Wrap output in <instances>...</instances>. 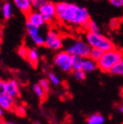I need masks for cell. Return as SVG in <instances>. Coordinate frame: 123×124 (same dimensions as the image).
<instances>
[{
	"label": "cell",
	"instance_id": "6da1fadb",
	"mask_svg": "<svg viewBox=\"0 0 123 124\" xmlns=\"http://www.w3.org/2000/svg\"><path fill=\"white\" fill-rule=\"evenodd\" d=\"M56 16L61 23L81 28H87L91 20L86 8L65 1L56 4Z\"/></svg>",
	"mask_w": 123,
	"mask_h": 124
},
{
	"label": "cell",
	"instance_id": "7a4b0ae2",
	"mask_svg": "<svg viewBox=\"0 0 123 124\" xmlns=\"http://www.w3.org/2000/svg\"><path fill=\"white\" fill-rule=\"evenodd\" d=\"M65 51L71 56H79L84 59L90 57L91 47L83 39H71L66 40L64 43Z\"/></svg>",
	"mask_w": 123,
	"mask_h": 124
},
{
	"label": "cell",
	"instance_id": "3957f363",
	"mask_svg": "<svg viewBox=\"0 0 123 124\" xmlns=\"http://www.w3.org/2000/svg\"><path fill=\"white\" fill-rule=\"evenodd\" d=\"M121 60H123V53L118 49L115 48L105 52L97 62L98 69L102 72H110L112 68Z\"/></svg>",
	"mask_w": 123,
	"mask_h": 124
},
{
	"label": "cell",
	"instance_id": "277c9868",
	"mask_svg": "<svg viewBox=\"0 0 123 124\" xmlns=\"http://www.w3.org/2000/svg\"><path fill=\"white\" fill-rule=\"evenodd\" d=\"M85 41L91 48H99L104 53L115 49V45L112 41L101 33H91L88 31L85 34Z\"/></svg>",
	"mask_w": 123,
	"mask_h": 124
},
{
	"label": "cell",
	"instance_id": "5b68a950",
	"mask_svg": "<svg viewBox=\"0 0 123 124\" xmlns=\"http://www.w3.org/2000/svg\"><path fill=\"white\" fill-rule=\"evenodd\" d=\"M71 60L72 56L70 55L66 51H60L54 55V64L64 72H71Z\"/></svg>",
	"mask_w": 123,
	"mask_h": 124
},
{
	"label": "cell",
	"instance_id": "8992f818",
	"mask_svg": "<svg viewBox=\"0 0 123 124\" xmlns=\"http://www.w3.org/2000/svg\"><path fill=\"white\" fill-rule=\"evenodd\" d=\"M45 46L53 51H59L64 46V41L60 34L54 29H50L45 35Z\"/></svg>",
	"mask_w": 123,
	"mask_h": 124
},
{
	"label": "cell",
	"instance_id": "52a82bcc",
	"mask_svg": "<svg viewBox=\"0 0 123 124\" xmlns=\"http://www.w3.org/2000/svg\"><path fill=\"white\" fill-rule=\"evenodd\" d=\"M38 11L43 16L46 23H53L54 19L57 18V16H56V4L50 2V1H47L44 5L41 6L38 10Z\"/></svg>",
	"mask_w": 123,
	"mask_h": 124
},
{
	"label": "cell",
	"instance_id": "ba28073f",
	"mask_svg": "<svg viewBox=\"0 0 123 124\" xmlns=\"http://www.w3.org/2000/svg\"><path fill=\"white\" fill-rule=\"evenodd\" d=\"M40 29L36 26H34L29 23H26V30L31 41L36 46H41L45 45V36L41 35L40 32Z\"/></svg>",
	"mask_w": 123,
	"mask_h": 124
},
{
	"label": "cell",
	"instance_id": "9c48e42d",
	"mask_svg": "<svg viewBox=\"0 0 123 124\" xmlns=\"http://www.w3.org/2000/svg\"><path fill=\"white\" fill-rule=\"evenodd\" d=\"M27 23L32 25L36 26L38 28H41L46 24L44 18L38 10H32L29 14L27 15Z\"/></svg>",
	"mask_w": 123,
	"mask_h": 124
},
{
	"label": "cell",
	"instance_id": "30bf717a",
	"mask_svg": "<svg viewBox=\"0 0 123 124\" xmlns=\"http://www.w3.org/2000/svg\"><path fill=\"white\" fill-rule=\"evenodd\" d=\"M15 99L8 94L0 96V108L3 110L10 111L15 108Z\"/></svg>",
	"mask_w": 123,
	"mask_h": 124
},
{
	"label": "cell",
	"instance_id": "8fae6325",
	"mask_svg": "<svg viewBox=\"0 0 123 124\" xmlns=\"http://www.w3.org/2000/svg\"><path fill=\"white\" fill-rule=\"evenodd\" d=\"M6 94L14 98H17L20 96L19 85L15 79H10L6 81Z\"/></svg>",
	"mask_w": 123,
	"mask_h": 124
},
{
	"label": "cell",
	"instance_id": "7c38bea8",
	"mask_svg": "<svg viewBox=\"0 0 123 124\" xmlns=\"http://www.w3.org/2000/svg\"><path fill=\"white\" fill-rule=\"evenodd\" d=\"M13 2L16 8L23 14L28 15L32 11L33 4L28 0H13Z\"/></svg>",
	"mask_w": 123,
	"mask_h": 124
},
{
	"label": "cell",
	"instance_id": "4fadbf2b",
	"mask_svg": "<svg viewBox=\"0 0 123 124\" xmlns=\"http://www.w3.org/2000/svg\"><path fill=\"white\" fill-rule=\"evenodd\" d=\"M97 68H98L97 62L94 61V60H92L90 58H86L84 60V64H83L82 70H83L85 73H90V72H94Z\"/></svg>",
	"mask_w": 123,
	"mask_h": 124
},
{
	"label": "cell",
	"instance_id": "5bb4252c",
	"mask_svg": "<svg viewBox=\"0 0 123 124\" xmlns=\"http://www.w3.org/2000/svg\"><path fill=\"white\" fill-rule=\"evenodd\" d=\"M27 60L29 63L32 66L35 67L39 62V53L35 48H29V53H28Z\"/></svg>",
	"mask_w": 123,
	"mask_h": 124
},
{
	"label": "cell",
	"instance_id": "9a60e30c",
	"mask_svg": "<svg viewBox=\"0 0 123 124\" xmlns=\"http://www.w3.org/2000/svg\"><path fill=\"white\" fill-rule=\"evenodd\" d=\"M104 122H105L104 116L99 113L91 115L87 119V124H103Z\"/></svg>",
	"mask_w": 123,
	"mask_h": 124
},
{
	"label": "cell",
	"instance_id": "2e32d148",
	"mask_svg": "<svg viewBox=\"0 0 123 124\" xmlns=\"http://www.w3.org/2000/svg\"><path fill=\"white\" fill-rule=\"evenodd\" d=\"M84 60L85 59L79 56L72 57V60H71V70H72V72L82 70L83 64H84Z\"/></svg>",
	"mask_w": 123,
	"mask_h": 124
},
{
	"label": "cell",
	"instance_id": "e0dca14e",
	"mask_svg": "<svg viewBox=\"0 0 123 124\" xmlns=\"http://www.w3.org/2000/svg\"><path fill=\"white\" fill-rule=\"evenodd\" d=\"M2 15L5 20H9L12 16V5L10 2H4L3 4Z\"/></svg>",
	"mask_w": 123,
	"mask_h": 124
},
{
	"label": "cell",
	"instance_id": "ac0fdd59",
	"mask_svg": "<svg viewBox=\"0 0 123 124\" xmlns=\"http://www.w3.org/2000/svg\"><path fill=\"white\" fill-rule=\"evenodd\" d=\"M104 52L99 48H91V54H90V57L89 58L91 59L92 60L96 62H98L101 60V58L103 55Z\"/></svg>",
	"mask_w": 123,
	"mask_h": 124
},
{
	"label": "cell",
	"instance_id": "d6986e66",
	"mask_svg": "<svg viewBox=\"0 0 123 124\" xmlns=\"http://www.w3.org/2000/svg\"><path fill=\"white\" fill-rule=\"evenodd\" d=\"M33 91L35 92V94L36 95V97H38L40 100H43L46 97V92L44 91V90L41 88V86L40 85V84H35L33 85Z\"/></svg>",
	"mask_w": 123,
	"mask_h": 124
},
{
	"label": "cell",
	"instance_id": "ffe728a7",
	"mask_svg": "<svg viewBox=\"0 0 123 124\" xmlns=\"http://www.w3.org/2000/svg\"><path fill=\"white\" fill-rule=\"evenodd\" d=\"M109 73H111L112 75L123 76V60L118 62L117 64L112 68Z\"/></svg>",
	"mask_w": 123,
	"mask_h": 124
},
{
	"label": "cell",
	"instance_id": "44dd1931",
	"mask_svg": "<svg viewBox=\"0 0 123 124\" xmlns=\"http://www.w3.org/2000/svg\"><path fill=\"white\" fill-rule=\"evenodd\" d=\"M48 80L50 82V84H52L54 86H59L61 83L60 78L56 75L54 72H49L48 73Z\"/></svg>",
	"mask_w": 123,
	"mask_h": 124
},
{
	"label": "cell",
	"instance_id": "7402d4cb",
	"mask_svg": "<svg viewBox=\"0 0 123 124\" xmlns=\"http://www.w3.org/2000/svg\"><path fill=\"white\" fill-rule=\"evenodd\" d=\"M87 29H88L89 32H91V33H100L99 26H98L97 23L95 21H93V20L90 21L88 26H87Z\"/></svg>",
	"mask_w": 123,
	"mask_h": 124
},
{
	"label": "cell",
	"instance_id": "603a6c76",
	"mask_svg": "<svg viewBox=\"0 0 123 124\" xmlns=\"http://www.w3.org/2000/svg\"><path fill=\"white\" fill-rule=\"evenodd\" d=\"M73 77L77 81H84L86 78V73L83 70H78V71L73 72Z\"/></svg>",
	"mask_w": 123,
	"mask_h": 124
},
{
	"label": "cell",
	"instance_id": "cb8c5ba5",
	"mask_svg": "<svg viewBox=\"0 0 123 124\" xmlns=\"http://www.w3.org/2000/svg\"><path fill=\"white\" fill-rule=\"evenodd\" d=\"M39 84L41 86L44 91L46 93H48L49 91H50V82L47 78H41V79L39 81Z\"/></svg>",
	"mask_w": 123,
	"mask_h": 124
},
{
	"label": "cell",
	"instance_id": "d4e9b609",
	"mask_svg": "<svg viewBox=\"0 0 123 124\" xmlns=\"http://www.w3.org/2000/svg\"><path fill=\"white\" fill-rule=\"evenodd\" d=\"M28 53H29V48L25 46H21L17 50L18 55L23 59H27Z\"/></svg>",
	"mask_w": 123,
	"mask_h": 124
},
{
	"label": "cell",
	"instance_id": "484cf974",
	"mask_svg": "<svg viewBox=\"0 0 123 124\" xmlns=\"http://www.w3.org/2000/svg\"><path fill=\"white\" fill-rule=\"evenodd\" d=\"M15 113L18 115L19 116H24L26 115V109L22 105H18L15 108Z\"/></svg>",
	"mask_w": 123,
	"mask_h": 124
},
{
	"label": "cell",
	"instance_id": "4316f807",
	"mask_svg": "<svg viewBox=\"0 0 123 124\" xmlns=\"http://www.w3.org/2000/svg\"><path fill=\"white\" fill-rule=\"evenodd\" d=\"M6 94V81L0 79V96Z\"/></svg>",
	"mask_w": 123,
	"mask_h": 124
},
{
	"label": "cell",
	"instance_id": "83f0119b",
	"mask_svg": "<svg viewBox=\"0 0 123 124\" xmlns=\"http://www.w3.org/2000/svg\"><path fill=\"white\" fill-rule=\"evenodd\" d=\"M46 2H47V0H36V1L33 4V6H34L35 8H36L37 10H38L39 9H40L41 6L44 5Z\"/></svg>",
	"mask_w": 123,
	"mask_h": 124
},
{
	"label": "cell",
	"instance_id": "f1b7e54d",
	"mask_svg": "<svg viewBox=\"0 0 123 124\" xmlns=\"http://www.w3.org/2000/svg\"><path fill=\"white\" fill-rule=\"evenodd\" d=\"M110 4L116 8L123 7V0H109Z\"/></svg>",
	"mask_w": 123,
	"mask_h": 124
},
{
	"label": "cell",
	"instance_id": "f546056e",
	"mask_svg": "<svg viewBox=\"0 0 123 124\" xmlns=\"http://www.w3.org/2000/svg\"><path fill=\"white\" fill-rule=\"evenodd\" d=\"M109 26L112 29H115L118 26V20L117 19H112L109 23Z\"/></svg>",
	"mask_w": 123,
	"mask_h": 124
},
{
	"label": "cell",
	"instance_id": "4dcf8cb0",
	"mask_svg": "<svg viewBox=\"0 0 123 124\" xmlns=\"http://www.w3.org/2000/svg\"><path fill=\"white\" fill-rule=\"evenodd\" d=\"M118 111H119L120 113H121V114H123V103L119 106V108H118Z\"/></svg>",
	"mask_w": 123,
	"mask_h": 124
},
{
	"label": "cell",
	"instance_id": "1f68e13d",
	"mask_svg": "<svg viewBox=\"0 0 123 124\" xmlns=\"http://www.w3.org/2000/svg\"><path fill=\"white\" fill-rule=\"evenodd\" d=\"M3 115H4V110H3L2 108H0V118H1V117L3 116Z\"/></svg>",
	"mask_w": 123,
	"mask_h": 124
},
{
	"label": "cell",
	"instance_id": "d6a6232c",
	"mask_svg": "<svg viewBox=\"0 0 123 124\" xmlns=\"http://www.w3.org/2000/svg\"><path fill=\"white\" fill-rule=\"evenodd\" d=\"M2 124H15V123L10 122H2Z\"/></svg>",
	"mask_w": 123,
	"mask_h": 124
},
{
	"label": "cell",
	"instance_id": "836d02e7",
	"mask_svg": "<svg viewBox=\"0 0 123 124\" xmlns=\"http://www.w3.org/2000/svg\"><path fill=\"white\" fill-rule=\"evenodd\" d=\"M28 1H29V2H30L31 3V4H34V3H35V1H36V0H28Z\"/></svg>",
	"mask_w": 123,
	"mask_h": 124
},
{
	"label": "cell",
	"instance_id": "e575fe53",
	"mask_svg": "<svg viewBox=\"0 0 123 124\" xmlns=\"http://www.w3.org/2000/svg\"><path fill=\"white\" fill-rule=\"evenodd\" d=\"M35 124H40V122H35Z\"/></svg>",
	"mask_w": 123,
	"mask_h": 124
},
{
	"label": "cell",
	"instance_id": "d590c367",
	"mask_svg": "<svg viewBox=\"0 0 123 124\" xmlns=\"http://www.w3.org/2000/svg\"><path fill=\"white\" fill-rule=\"evenodd\" d=\"M0 124H2V123H1V122H0Z\"/></svg>",
	"mask_w": 123,
	"mask_h": 124
}]
</instances>
